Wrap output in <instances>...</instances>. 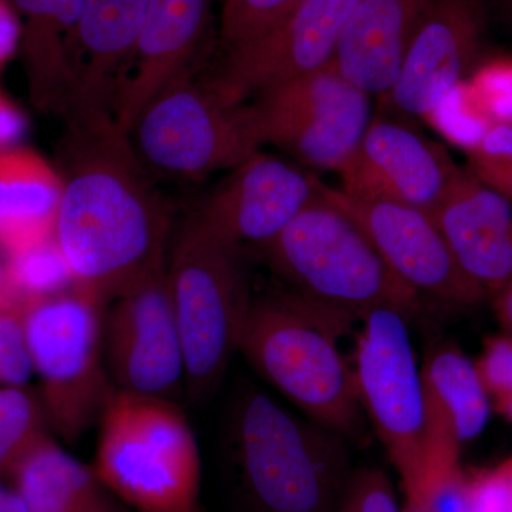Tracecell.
<instances>
[{
	"mask_svg": "<svg viewBox=\"0 0 512 512\" xmlns=\"http://www.w3.org/2000/svg\"><path fill=\"white\" fill-rule=\"evenodd\" d=\"M66 123L53 242L106 305L167 266L170 208L114 116Z\"/></svg>",
	"mask_w": 512,
	"mask_h": 512,
	"instance_id": "obj_1",
	"label": "cell"
},
{
	"mask_svg": "<svg viewBox=\"0 0 512 512\" xmlns=\"http://www.w3.org/2000/svg\"><path fill=\"white\" fill-rule=\"evenodd\" d=\"M224 463L237 512H335L352 471L345 436L255 387L229 410Z\"/></svg>",
	"mask_w": 512,
	"mask_h": 512,
	"instance_id": "obj_2",
	"label": "cell"
},
{
	"mask_svg": "<svg viewBox=\"0 0 512 512\" xmlns=\"http://www.w3.org/2000/svg\"><path fill=\"white\" fill-rule=\"evenodd\" d=\"M355 322L292 291L252 298L238 353L298 413L352 439L362 407L339 340Z\"/></svg>",
	"mask_w": 512,
	"mask_h": 512,
	"instance_id": "obj_3",
	"label": "cell"
},
{
	"mask_svg": "<svg viewBox=\"0 0 512 512\" xmlns=\"http://www.w3.org/2000/svg\"><path fill=\"white\" fill-rule=\"evenodd\" d=\"M93 470L137 512H202L201 457L177 400L116 390L99 421Z\"/></svg>",
	"mask_w": 512,
	"mask_h": 512,
	"instance_id": "obj_4",
	"label": "cell"
},
{
	"mask_svg": "<svg viewBox=\"0 0 512 512\" xmlns=\"http://www.w3.org/2000/svg\"><path fill=\"white\" fill-rule=\"evenodd\" d=\"M291 291L362 320L376 309L412 315L419 293L400 281L363 228L320 194L264 248Z\"/></svg>",
	"mask_w": 512,
	"mask_h": 512,
	"instance_id": "obj_5",
	"label": "cell"
},
{
	"mask_svg": "<svg viewBox=\"0 0 512 512\" xmlns=\"http://www.w3.org/2000/svg\"><path fill=\"white\" fill-rule=\"evenodd\" d=\"M241 251L192 212L178 232L168 284L185 359V393L202 402L220 387L252 296Z\"/></svg>",
	"mask_w": 512,
	"mask_h": 512,
	"instance_id": "obj_6",
	"label": "cell"
},
{
	"mask_svg": "<svg viewBox=\"0 0 512 512\" xmlns=\"http://www.w3.org/2000/svg\"><path fill=\"white\" fill-rule=\"evenodd\" d=\"M18 306L49 429L77 443L99 424L116 392L104 359L106 305L73 286Z\"/></svg>",
	"mask_w": 512,
	"mask_h": 512,
	"instance_id": "obj_7",
	"label": "cell"
},
{
	"mask_svg": "<svg viewBox=\"0 0 512 512\" xmlns=\"http://www.w3.org/2000/svg\"><path fill=\"white\" fill-rule=\"evenodd\" d=\"M194 76L158 94L128 131L137 156L157 173L202 177L232 170L261 147L248 104L225 103Z\"/></svg>",
	"mask_w": 512,
	"mask_h": 512,
	"instance_id": "obj_8",
	"label": "cell"
},
{
	"mask_svg": "<svg viewBox=\"0 0 512 512\" xmlns=\"http://www.w3.org/2000/svg\"><path fill=\"white\" fill-rule=\"evenodd\" d=\"M407 318L393 308L366 315L357 335L353 366L360 407L400 474L403 490L419 476L427 448L423 376Z\"/></svg>",
	"mask_w": 512,
	"mask_h": 512,
	"instance_id": "obj_9",
	"label": "cell"
},
{
	"mask_svg": "<svg viewBox=\"0 0 512 512\" xmlns=\"http://www.w3.org/2000/svg\"><path fill=\"white\" fill-rule=\"evenodd\" d=\"M248 109L261 146L275 144L315 170L339 174L373 119L369 94L332 63L259 94Z\"/></svg>",
	"mask_w": 512,
	"mask_h": 512,
	"instance_id": "obj_10",
	"label": "cell"
},
{
	"mask_svg": "<svg viewBox=\"0 0 512 512\" xmlns=\"http://www.w3.org/2000/svg\"><path fill=\"white\" fill-rule=\"evenodd\" d=\"M103 349L116 390L177 400L185 359L167 266L104 306Z\"/></svg>",
	"mask_w": 512,
	"mask_h": 512,
	"instance_id": "obj_11",
	"label": "cell"
},
{
	"mask_svg": "<svg viewBox=\"0 0 512 512\" xmlns=\"http://www.w3.org/2000/svg\"><path fill=\"white\" fill-rule=\"evenodd\" d=\"M360 0H306L264 36L231 47L208 86L238 106L252 96L322 69L332 62L340 33Z\"/></svg>",
	"mask_w": 512,
	"mask_h": 512,
	"instance_id": "obj_12",
	"label": "cell"
},
{
	"mask_svg": "<svg viewBox=\"0 0 512 512\" xmlns=\"http://www.w3.org/2000/svg\"><path fill=\"white\" fill-rule=\"evenodd\" d=\"M322 192L363 228L393 274L414 292L458 306L476 305L487 296L458 268L429 211L402 202L352 197L325 184Z\"/></svg>",
	"mask_w": 512,
	"mask_h": 512,
	"instance_id": "obj_13",
	"label": "cell"
},
{
	"mask_svg": "<svg viewBox=\"0 0 512 512\" xmlns=\"http://www.w3.org/2000/svg\"><path fill=\"white\" fill-rule=\"evenodd\" d=\"M463 170L446 148L393 117H373L355 156L340 171L342 191L434 211Z\"/></svg>",
	"mask_w": 512,
	"mask_h": 512,
	"instance_id": "obj_14",
	"label": "cell"
},
{
	"mask_svg": "<svg viewBox=\"0 0 512 512\" xmlns=\"http://www.w3.org/2000/svg\"><path fill=\"white\" fill-rule=\"evenodd\" d=\"M232 170L197 212L239 249H264L320 194L315 175L259 151Z\"/></svg>",
	"mask_w": 512,
	"mask_h": 512,
	"instance_id": "obj_15",
	"label": "cell"
},
{
	"mask_svg": "<svg viewBox=\"0 0 512 512\" xmlns=\"http://www.w3.org/2000/svg\"><path fill=\"white\" fill-rule=\"evenodd\" d=\"M484 32L481 0H429L399 79L384 96L390 106L417 117L439 109L476 60Z\"/></svg>",
	"mask_w": 512,
	"mask_h": 512,
	"instance_id": "obj_16",
	"label": "cell"
},
{
	"mask_svg": "<svg viewBox=\"0 0 512 512\" xmlns=\"http://www.w3.org/2000/svg\"><path fill=\"white\" fill-rule=\"evenodd\" d=\"M212 0H148L133 63L114 107V119L130 131L158 94L197 70L210 47Z\"/></svg>",
	"mask_w": 512,
	"mask_h": 512,
	"instance_id": "obj_17",
	"label": "cell"
},
{
	"mask_svg": "<svg viewBox=\"0 0 512 512\" xmlns=\"http://www.w3.org/2000/svg\"><path fill=\"white\" fill-rule=\"evenodd\" d=\"M147 5L148 0H84L72 74L59 111L66 121L114 116Z\"/></svg>",
	"mask_w": 512,
	"mask_h": 512,
	"instance_id": "obj_18",
	"label": "cell"
},
{
	"mask_svg": "<svg viewBox=\"0 0 512 512\" xmlns=\"http://www.w3.org/2000/svg\"><path fill=\"white\" fill-rule=\"evenodd\" d=\"M458 268L485 295H498L512 281V207L500 192L460 174L430 212Z\"/></svg>",
	"mask_w": 512,
	"mask_h": 512,
	"instance_id": "obj_19",
	"label": "cell"
},
{
	"mask_svg": "<svg viewBox=\"0 0 512 512\" xmlns=\"http://www.w3.org/2000/svg\"><path fill=\"white\" fill-rule=\"evenodd\" d=\"M429 0H360L340 33L332 66L363 93L393 89Z\"/></svg>",
	"mask_w": 512,
	"mask_h": 512,
	"instance_id": "obj_20",
	"label": "cell"
},
{
	"mask_svg": "<svg viewBox=\"0 0 512 512\" xmlns=\"http://www.w3.org/2000/svg\"><path fill=\"white\" fill-rule=\"evenodd\" d=\"M62 181L28 150L0 153V249L6 258L53 241Z\"/></svg>",
	"mask_w": 512,
	"mask_h": 512,
	"instance_id": "obj_21",
	"label": "cell"
},
{
	"mask_svg": "<svg viewBox=\"0 0 512 512\" xmlns=\"http://www.w3.org/2000/svg\"><path fill=\"white\" fill-rule=\"evenodd\" d=\"M22 20L20 49L37 109L62 107L72 74L84 0H12Z\"/></svg>",
	"mask_w": 512,
	"mask_h": 512,
	"instance_id": "obj_22",
	"label": "cell"
},
{
	"mask_svg": "<svg viewBox=\"0 0 512 512\" xmlns=\"http://www.w3.org/2000/svg\"><path fill=\"white\" fill-rule=\"evenodd\" d=\"M427 437L461 447L477 439L491 416L490 397L476 363L460 349L436 346L421 366Z\"/></svg>",
	"mask_w": 512,
	"mask_h": 512,
	"instance_id": "obj_23",
	"label": "cell"
},
{
	"mask_svg": "<svg viewBox=\"0 0 512 512\" xmlns=\"http://www.w3.org/2000/svg\"><path fill=\"white\" fill-rule=\"evenodd\" d=\"M9 484L29 512H123L92 466L70 456L52 434L30 451Z\"/></svg>",
	"mask_w": 512,
	"mask_h": 512,
	"instance_id": "obj_24",
	"label": "cell"
},
{
	"mask_svg": "<svg viewBox=\"0 0 512 512\" xmlns=\"http://www.w3.org/2000/svg\"><path fill=\"white\" fill-rule=\"evenodd\" d=\"M50 433L39 394L29 386H0V481L9 484L20 463Z\"/></svg>",
	"mask_w": 512,
	"mask_h": 512,
	"instance_id": "obj_25",
	"label": "cell"
},
{
	"mask_svg": "<svg viewBox=\"0 0 512 512\" xmlns=\"http://www.w3.org/2000/svg\"><path fill=\"white\" fill-rule=\"evenodd\" d=\"M306 0H224L221 39L231 49L264 36Z\"/></svg>",
	"mask_w": 512,
	"mask_h": 512,
	"instance_id": "obj_26",
	"label": "cell"
},
{
	"mask_svg": "<svg viewBox=\"0 0 512 512\" xmlns=\"http://www.w3.org/2000/svg\"><path fill=\"white\" fill-rule=\"evenodd\" d=\"M468 157L471 174L512 201V123H494Z\"/></svg>",
	"mask_w": 512,
	"mask_h": 512,
	"instance_id": "obj_27",
	"label": "cell"
},
{
	"mask_svg": "<svg viewBox=\"0 0 512 512\" xmlns=\"http://www.w3.org/2000/svg\"><path fill=\"white\" fill-rule=\"evenodd\" d=\"M390 478L380 468L350 471L335 512H403Z\"/></svg>",
	"mask_w": 512,
	"mask_h": 512,
	"instance_id": "obj_28",
	"label": "cell"
},
{
	"mask_svg": "<svg viewBox=\"0 0 512 512\" xmlns=\"http://www.w3.org/2000/svg\"><path fill=\"white\" fill-rule=\"evenodd\" d=\"M491 406L512 423V338L493 336L476 363Z\"/></svg>",
	"mask_w": 512,
	"mask_h": 512,
	"instance_id": "obj_29",
	"label": "cell"
},
{
	"mask_svg": "<svg viewBox=\"0 0 512 512\" xmlns=\"http://www.w3.org/2000/svg\"><path fill=\"white\" fill-rule=\"evenodd\" d=\"M33 376L18 305H0V386H28Z\"/></svg>",
	"mask_w": 512,
	"mask_h": 512,
	"instance_id": "obj_30",
	"label": "cell"
},
{
	"mask_svg": "<svg viewBox=\"0 0 512 512\" xmlns=\"http://www.w3.org/2000/svg\"><path fill=\"white\" fill-rule=\"evenodd\" d=\"M471 89L494 123H512V59L485 64Z\"/></svg>",
	"mask_w": 512,
	"mask_h": 512,
	"instance_id": "obj_31",
	"label": "cell"
},
{
	"mask_svg": "<svg viewBox=\"0 0 512 512\" xmlns=\"http://www.w3.org/2000/svg\"><path fill=\"white\" fill-rule=\"evenodd\" d=\"M468 512H511L507 466L470 477Z\"/></svg>",
	"mask_w": 512,
	"mask_h": 512,
	"instance_id": "obj_32",
	"label": "cell"
},
{
	"mask_svg": "<svg viewBox=\"0 0 512 512\" xmlns=\"http://www.w3.org/2000/svg\"><path fill=\"white\" fill-rule=\"evenodd\" d=\"M22 37V20L12 0H0V69L15 55Z\"/></svg>",
	"mask_w": 512,
	"mask_h": 512,
	"instance_id": "obj_33",
	"label": "cell"
},
{
	"mask_svg": "<svg viewBox=\"0 0 512 512\" xmlns=\"http://www.w3.org/2000/svg\"><path fill=\"white\" fill-rule=\"evenodd\" d=\"M25 130V117L18 107L0 92V153L18 146Z\"/></svg>",
	"mask_w": 512,
	"mask_h": 512,
	"instance_id": "obj_34",
	"label": "cell"
},
{
	"mask_svg": "<svg viewBox=\"0 0 512 512\" xmlns=\"http://www.w3.org/2000/svg\"><path fill=\"white\" fill-rule=\"evenodd\" d=\"M495 312L504 335L512 338V281L495 295Z\"/></svg>",
	"mask_w": 512,
	"mask_h": 512,
	"instance_id": "obj_35",
	"label": "cell"
},
{
	"mask_svg": "<svg viewBox=\"0 0 512 512\" xmlns=\"http://www.w3.org/2000/svg\"><path fill=\"white\" fill-rule=\"evenodd\" d=\"M0 512H29L18 491L5 481H0Z\"/></svg>",
	"mask_w": 512,
	"mask_h": 512,
	"instance_id": "obj_36",
	"label": "cell"
},
{
	"mask_svg": "<svg viewBox=\"0 0 512 512\" xmlns=\"http://www.w3.org/2000/svg\"><path fill=\"white\" fill-rule=\"evenodd\" d=\"M0 305H15L10 293L8 271L5 262L0 261Z\"/></svg>",
	"mask_w": 512,
	"mask_h": 512,
	"instance_id": "obj_37",
	"label": "cell"
},
{
	"mask_svg": "<svg viewBox=\"0 0 512 512\" xmlns=\"http://www.w3.org/2000/svg\"><path fill=\"white\" fill-rule=\"evenodd\" d=\"M402 510L403 512H427L426 510H423L420 505L410 503V501H406V503H404Z\"/></svg>",
	"mask_w": 512,
	"mask_h": 512,
	"instance_id": "obj_38",
	"label": "cell"
},
{
	"mask_svg": "<svg viewBox=\"0 0 512 512\" xmlns=\"http://www.w3.org/2000/svg\"><path fill=\"white\" fill-rule=\"evenodd\" d=\"M505 466H507L508 487H510V500H511V512H512V458H510V460H508V461H505Z\"/></svg>",
	"mask_w": 512,
	"mask_h": 512,
	"instance_id": "obj_39",
	"label": "cell"
},
{
	"mask_svg": "<svg viewBox=\"0 0 512 512\" xmlns=\"http://www.w3.org/2000/svg\"><path fill=\"white\" fill-rule=\"evenodd\" d=\"M504 5L507 6L508 9L511 10L512 13V0H503Z\"/></svg>",
	"mask_w": 512,
	"mask_h": 512,
	"instance_id": "obj_40",
	"label": "cell"
}]
</instances>
